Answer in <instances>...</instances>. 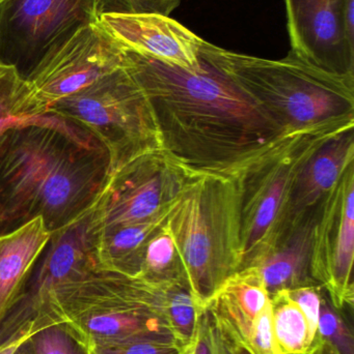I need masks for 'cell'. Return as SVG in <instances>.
Wrapping results in <instances>:
<instances>
[{"label":"cell","mask_w":354,"mask_h":354,"mask_svg":"<svg viewBox=\"0 0 354 354\" xmlns=\"http://www.w3.org/2000/svg\"><path fill=\"white\" fill-rule=\"evenodd\" d=\"M287 291H288L291 299L297 304L303 313L305 314L308 324H309L310 334L313 339L314 346H317L318 343L322 340L318 336V322H319L324 289L319 285L312 284L297 287V288Z\"/></svg>","instance_id":"obj_27"},{"label":"cell","mask_w":354,"mask_h":354,"mask_svg":"<svg viewBox=\"0 0 354 354\" xmlns=\"http://www.w3.org/2000/svg\"><path fill=\"white\" fill-rule=\"evenodd\" d=\"M112 174L105 147L53 112L0 135V235L41 218L50 233L95 206Z\"/></svg>","instance_id":"obj_2"},{"label":"cell","mask_w":354,"mask_h":354,"mask_svg":"<svg viewBox=\"0 0 354 354\" xmlns=\"http://www.w3.org/2000/svg\"><path fill=\"white\" fill-rule=\"evenodd\" d=\"M354 164L320 205L313 226L311 277L337 310L353 307Z\"/></svg>","instance_id":"obj_11"},{"label":"cell","mask_w":354,"mask_h":354,"mask_svg":"<svg viewBox=\"0 0 354 354\" xmlns=\"http://www.w3.org/2000/svg\"><path fill=\"white\" fill-rule=\"evenodd\" d=\"M35 354H82L70 335L60 326L45 328L33 337Z\"/></svg>","instance_id":"obj_29"},{"label":"cell","mask_w":354,"mask_h":354,"mask_svg":"<svg viewBox=\"0 0 354 354\" xmlns=\"http://www.w3.org/2000/svg\"><path fill=\"white\" fill-rule=\"evenodd\" d=\"M197 335L191 343H189L187 346H185L184 348L182 349V353L181 354H195V348H197Z\"/></svg>","instance_id":"obj_35"},{"label":"cell","mask_w":354,"mask_h":354,"mask_svg":"<svg viewBox=\"0 0 354 354\" xmlns=\"http://www.w3.org/2000/svg\"><path fill=\"white\" fill-rule=\"evenodd\" d=\"M139 277L157 284L175 282L188 284L184 266L166 226V221L148 241Z\"/></svg>","instance_id":"obj_21"},{"label":"cell","mask_w":354,"mask_h":354,"mask_svg":"<svg viewBox=\"0 0 354 354\" xmlns=\"http://www.w3.org/2000/svg\"><path fill=\"white\" fill-rule=\"evenodd\" d=\"M126 53L100 21L79 29L27 81L29 115L48 113L60 100L123 68Z\"/></svg>","instance_id":"obj_10"},{"label":"cell","mask_w":354,"mask_h":354,"mask_svg":"<svg viewBox=\"0 0 354 354\" xmlns=\"http://www.w3.org/2000/svg\"><path fill=\"white\" fill-rule=\"evenodd\" d=\"M99 21L129 51L184 70L203 68L204 39L170 16L105 14Z\"/></svg>","instance_id":"obj_14"},{"label":"cell","mask_w":354,"mask_h":354,"mask_svg":"<svg viewBox=\"0 0 354 354\" xmlns=\"http://www.w3.org/2000/svg\"><path fill=\"white\" fill-rule=\"evenodd\" d=\"M195 354H232L228 341L214 326L206 312L199 322Z\"/></svg>","instance_id":"obj_30"},{"label":"cell","mask_w":354,"mask_h":354,"mask_svg":"<svg viewBox=\"0 0 354 354\" xmlns=\"http://www.w3.org/2000/svg\"><path fill=\"white\" fill-rule=\"evenodd\" d=\"M354 128V120L324 122L285 139L237 180L240 197L243 262L255 266L288 230L297 179L326 141Z\"/></svg>","instance_id":"obj_6"},{"label":"cell","mask_w":354,"mask_h":354,"mask_svg":"<svg viewBox=\"0 0 354 354\" xmlns=\"http://www.w3.org/2000/svg\"><path fill=\"white\" fill-rule=\"evenodd\" d=\"M269 299L259 268L247 266L220 285L204 311L228 342L245 347L254 322Z\"/></svg>","instance_id":"obj_15"},{"label":"cell","mask_w":354,"mask_h":354,"mask_svg":"<svg viewBox=\"0 0 354 354\" xmlns=\"http://www.w3.org/2000/svg\"><path fill=\"white\" fill-rule=\"evenodd\" d=\"M318 209L291 226L276 247L251 266L259 268L269 297L278 291L317 284L312 279L310 263L312 234Z\"/></svg>","instance_id":"obj_18"},{"label":"cell","mask_w":354,"mask_h":354,"mask_svg":"<svg viewBox=\"0 0 354 354\" xmlns=\"http://www.w3.org/2000/svg\"><path fill=\"white\" fill-rule=\"evenodd\" d=\"M50 237L51 233L41 218L0 235V328L22 301L35 266Z\"/></svg>","instance_id":"obj_17"},{"label":"cell","mask_w":354,"mask_h":354,"mask_svg":"<svg viewBox=\"0 0 354 354\" xmlns=\"http://www.w3.org/2000/svg\"><path fill=\"white\" fill-rule=\"evenodd\" d=\"M124 68L149 101L160 149L191 171L238 179L294 134L206 62L188 71L127 50Z\"/></svg>","instance_id":"obj_1"},{"label":"cell","mask_w":354,"mask_h":354,"mask_svg":"<svg viewBox=\"0 0 354 354\" xmlns=\"http://www.w3.org/2000/svg\"><path fill=\"white\" fill-rule=\"evenodd\" d=\"M318 336L330 343L341 354H354L353 332L338 313V310L333 307L326 292L322 297L320 308Z\"/></svg>","instance_id":"obj_25"},{"label":"cell","mask_w":354,"mask_h":354,"mask_svg":"<svg viewBox=\"0 0 354 354\" xmlns=\"http://www.w3.org/2000/svg\"><path fill=\"white\" fill-rule=\"evenodd\" d=\"M166 285L98 270L58 285L35 315L62 326L79 347L139 338L174 340L166 314Z\"/></svg>","instance_id":"obj_4"},{"label":"cell","mask_w":354,"mask_h":354,"mask_svg":"<svg viewBox=\"0 0 354 354\" xmlns=\"http://www.w3.org/2000/svg\"><path fill=\"white\" fill-rule=\"evenodd\" d=\"M82 354H181L182 348L172 339L139 338L120 342L79 347Z\"/></svg>","instance_id":"obj_24"},{"label":"cell","mask_w":354,"mask_h":354,"mask_svg":"<svg viewBox=\"0 0 354 354\" xmlns=\"http://www.w3.org/2000/svg\"><path fill=\"white\" fill-rule=\"evenodd\" d=\"M191 170L161 149L137 156L110 174L93 207L98 228L166 220Z\"/></svg>","instance_id":"obj_9"},{"label":"cell","mask_w":354,"mask_h":354,"mask_svg":"<svg viewBox=\"0 0 354 354\" xmlns=\"http://www.w3.org/2000/svg\"><path fill=\"white\" fill-rule=\"evenodd\" d=\"M97 233L93 208L72 224L51 233L30 286L26 287L22 301L10 318L22 319L33 315L58 285L100 270L96 251Z\"/></svg>","instance_id":"obj_13"},{"label":"cell","mask_w":354,"mask_h":354,"mask_svg":"<svg viewBox=\"0 0 354 354\" xmlns=\"http://www.w3.org/2000/svg\"><path fill=\"white\" fill-rule=\"evenodd\" d=\"M33 339H31L30 341H28V342L25 343V344H23L15 354H35Z\"/></svg>","instance_id":"obj_34"},{"label":"cell","mask_w":354,"mask_h":354,"mask_svg":"<svg viewBox=\"0 0 354 354\" xmlns=\"http://www.w3.org/2000/svg\"><path fill=\"white\" fill-rule=\"evenodd\" d=\"M191 295L205 309L220 285L243 262L237 180L191 172L166 218Z\"/></svg>","instance_id":"obj_5"},{"label":"cell","mask_w":354,"mask_h":354,"mask_svg":"<svg viewBox=\"0 0 354 354\" xmlns=\"http://www.w3.org/2000/svg\"><path fill=\"white\" fill-rule=\"evenodd\" d=\"M49 324L39 319L35 314L23 320L10 335L0 341V354H15L25 343L30 341L33 337L45 328H50Z\"/></svg>","instance_id":"obj_31"},{"label":"cell","mask_w":354,"mask_h":354,"mask_svg":"<svg viewBox=\"0 0 354 354\" xmlns=\"http://www.w3.org/2000/svg\"><path fill=\"white\" fill-rule=\"evenodd\" d=\"M50 111L89 131L107 151L112 172L160 149L149 101L124 66L60 100Z\"/></svg>","instance_id":"obj_7"},{"label":"cell","mask_w":354,"mask_h":354,"mask_svg":"<svg viewBox=\"0 0 354 354\" xmlns=\"http://www.w3.org/2000/svg\"><path fill=\"white\" fill-rule=\"evenodd\" d=\"M344 28L349 43L354 46V0L345 2Z\"/></svg>","instance_id":"obj_32"},{"label":"cell","mask_w":354,"mask_h":354,"mask_svg":"<svg viewBox=\"0 0 354 354\" xmlns=\"http://www.w3.org/2000/svg\"><path fill=\"white\" fill-rule=\"evenodd\" d=\"M204 311L195 303L188 284L170 283L166 289V314L175 342L181 348L197 337Z\"/></svg>","instance_id":"obj_22"},{"label":"cell","mask_w":354,"mask_h":354,"mask_svg":"<svg viewBox=\"0 0 354 354\" xmlns=\"http://www.w3.org/2000/svg\"><path fill=\"white\" fill-rule=\"evenodd\" d=\"M245 348L251 354H283L274 339L270 299L254 322Z\"/></svg>","instance_id":"obj_28"},{"label":"cell","mask_w":354,"mask_h":354,"mask_svg":"<svg viewBox=\"0 0 354 354\" xmlns=\"http://www.w3.org/2000/svg\"><path fill=\"white\" fill-rule=\"evenodd\" d=\"M274 339L283 354H309L315 348L305 314L282 290L270 297Z\"/></svg>","instance_id":"obj_20"},{"label":"cell","mask_w":354,"mask_h":354,"mask_svg":"<svg viewBox=\"0 0 354 354\" xmlns=\"http://www.w3.org/2000/svg\"><path fill=\"white\" fill-rule=\"evenodd\" d=\"M346 0H285L291 50L313 66L354 77V46L344 28Z\"/></svg>","instance_id":"obj_12"},{"label":"cell","mask_w":354,"mask_h":354,"mask_svg":"<svg viewBox=\"0 0 354 354\" xmlns=\"http://www.w3.org/2000/svg\"><path fill=\"white\" fill-rule=\"evenodd\" d=\"M182 0H98L99 16L105 14H158L170 16Z\"/></svg>","instance_id":"obj_26"},{"label":"cell","mask_w":354,"mask_h":354,"mask_svg":"<svg viewBox=\"0 0 354 354\" xmlns=\"http://www.w3.org/2000/svg\"><path fill=\"white\" fill-rule=\"evenodd\" d=\"M200 56L285 132L354 120V77L326 72L292 51L283 59H266L204 39Z\"/></svg>","instance_id":"obj_3"},{"label":"cell","mask_w":354,"mask_h":354,"mask_svg":"<svg viewBox=\"0 0 354 354\" xmlns=\"http://www.w3.org/2000/svg\"><path fill=\"white\" fill-rule=\"evenodd\" d=\"M99 19L98 0H0V66L28 81L79 29Z\"/></svg>","instance_id":"obj_8"},{"label":"cell","mask_w":354,"mask_h":354,"mask_svg":"<svg viewBox=\"0 0 354 354\" xmlns=\"http://www.w3.org/2000/svg\"><path fill=\"white\" fill-rule=\"evenodd\" d=\"M230 345L231 353L232 354H251L247 351L245 347L240 346V345L232 344V343L228 342Z\"/></svg>","instance_id":"obj_36"},{"label":"cell","mask_w":354,"mask_h":354,"mask_svg":"<svg viewBox=\"0 0 354 354\" xmlns=\"http://www.w3.org/2000/svg\"><path fill=\"white\" fill-rule=\"evenodd\" d=\"M353 164V129L326 141L306 164L293 193L289 227L318 209Z\"/></svg>","instance_id":"obj_16"},{"label":"cell","mask_w":354,"mask_h":354,"mask_svg":"<svg viewBox=\"0 0 354 354\" xmlns=\"http://www.w3.org/2000/svg\"><path fill=\"white\" fill-rule=\"evenodd\" d=\"M309 354H341L328 341L321 340Z\"/></svg>","instance_id":"obj_33"},{"label":"cell","mask_w":354,"mask_h":354,"mask_svg":"<svg viewBox=\"0 0 354 354\" xmlns=\"http://www.w3.org/2000/svg\"><path fill=\"white\" fill-rule=\"evenodd\" d=\"M166 221L98 228L96 251L100 270L139 276L148 241Z\"/></svg>","instance_id":"obj_19"},{"label":"cell","mask_w":354,"mask_h":354,"mask_svg":"<svg viewBox=\"0 0 354 354\" xmlns=\"http://www.w3.org/2000/svg\"><path fill=\"white\" fill-rule=\"evenodd\" d=\"M30 89L12 66H0V135L33 116L27 112Z\"/></svg>","instance_id":"obj_23"}]
</instances>
